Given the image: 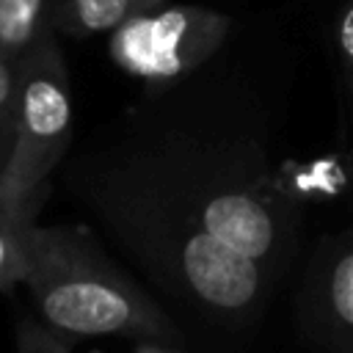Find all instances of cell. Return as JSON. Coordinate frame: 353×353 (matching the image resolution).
Returning a JSON list of instances; mask_svg holds the SVG:
<instances>
[{
  "label": "cell",
  "instance_id": "obj_10",
  "mask_svg": "<svg viewBox=\"0 0 353 353\" xmlns=\"http://www.w3.org/2000/svg\"><path fill=\"white\" fill-rule=\"evenodd\" d=\"M331 44H334L342 88L353 99V0H342L334 19V30H331Z\"/></svg>",
  "mask_w": 353,
  "mask_h": 353
},
{
  "label": "cell",
  "instance_id": "obj_12",
  "mask_svg": "<svg viewBox=\"0 0 353 353\" xmlns=\"http://www.w3.org/2000/svg\"><path fill=\"white\" fill-rule=\"evenodd\" d=\"M132 353H190V350L163 345V342H152V339H138V342H132Z\"/></svg>",
  "mask_w": 353,
  "mask_h": 353
},
{
  "label": "cell",
  "instance_id": "obj_2",
  "mask_svg": "<svg viewBox=\"0 0 353 353\" xmlns=\"http://www.w3.org/2000/svg\"><path fill=\"white\" fill-rule=\"evenodd\" d=\"M28 290L39 320L55 334L152 339L190 350V336L154 292L116 265L83 226H22Z\"/></svg>",
  "mask_w": 353,
  "mask_h": 353
},
{
  "label": "cell",
  "instance_id": "obj_7",
  "mask_svg": "<svg viewBox=\"0 0 353 353\" xmlns=\"http://www.w3.org/2000/svg\"><path fill=\"white\" fill-rule=\"evenodd\" d=\"M52 30L50 0H0V55L22 61Z\"/></svg>",
  "mask_w": 353,
  "mask_h": 353
},
{
  "label": "cell",
  "instance_id": "obj_4",
  "mask_svg": "<svg viewBox=\"0 0 353 353\" xmlns=\"http://www.w3.org/2000/svg\"><path fill=\"white\" fill-rule=\"evenodd\" d=\"M232 19L207 6H157L113 30L110 52L149 91L185 80L207 66L229 39Z\"/></svg>",
  "mask_w": 353,
  "mask_h": 353
},
{
  "label": "cell",
  "instance_id": "obj_8",
  "mask_svg": "<svg viewBox=\"0 0 353 353\" xmlns=\"http://www.w3.org/2000/svg\"><path fill=\"white\" fill-rule=\"evenodd\" d=\"M19 113V61L0 55V176L8 165Z\"/></svg>",
  "mask_w": 353,
  "mask_h": 353
},
{
  "label": "cell",
  "instance_id": "obj_1",
  "mask_svg": "<svg viewBox=\"0 0 353 353\" xmlns=\"http://www.w3.org/2000/svg\"><path fill=\"white\" fill-rule=\"evenodd\" d=\"M66 188L171 317L243 342L268 314L303 232L265 99L237 74L152 88L66 171Z\"/></svg>",
  "mask_w": 353,
  "mask_h": 353
},
{
  "label": "cell",
  "instance_id": "obj_5",
  "mask_svg": "<svg viewBox=\"0 0 353 353\" xmlns=\"http://www.w3.org/2000/svg\"><path fill=\"white\" fill-rule=\"evenodd\" d=\"M292 309L301 336L317 353H353V229L314 243Z\"/></svg>",
  "mask_w": 353,
  "mask_h": 353
},
{
  "label": "cell",
  "instance_id": "obj_11",
  "mask_svg": "<svg viewBox=\"0 0 353 353\" xmlns=\"http://www.w3.org/2000/svg\"><path fill=\"white\" fill-rule=\"evenodd\" d=\"M17 353H72V339L55 334L41 320H19Z\"/></svg>",
  "mask_w": 353,
  "mask_h": 353
},
{
  "label": "cell",
  "instance_id": "obj_3",
  "mask_svg": "<svg viewBox=\"0 0 353 353\" xmlns=\"http://www.w3.org/2000/svg\"><path fill=\"white\" fill-rule=\"evenodd\" d=\"M72 91L63 55L50 33L19 61V113L8 165L0 176L6 212L36 223L55 168L72 143Z\"/></svg>",
  "mask_w": 353,
  "mask_h": 353
},
{
  "label": "cell",
  "instance_id": "obj_9",
  "mask_svg": "<svg viewBox=\"0 0 353 353\" xmlns=\"http://www.w3.org/2000/svg\"><path fill=\"white\" fill-rule=\"evenodd\" d=\"M22 226L14 221L6 207H0V292H11L22 284L25 254H22Z\"/></svg>",
  "mask_w": 353,
  "mask_h": 353
},
{
  "label": "cell",
  "instance_id": "obj_6",
  "mask_svg": "<svg viewBox=\"0 0 353 353\" xmlns=\"http://www.w3.org/2000/svg\"><path fill=\"white\" fill-rule=\"evenodd\" d=\"M165 0H50L52 28L72 36L113 33L141 11L157 8Z\"/></svg>",
  "mask_w": 353,
  "mask_h": 353
},
{
  "label": "cell",
  "instance_id": "obj_13",
  "mask_svg": "<svg viewBox=\"0 0 353 353\" xmlns=\"http://www.w3.org/2000/svg\"><path fill=\"white\" fill-rule=\"evenodd\" d=\"M0 207H3V193H0Z\"/></svg>",
  "mask_w": 353,
  "mask_h": 353
}]
</instances>
